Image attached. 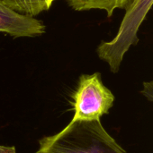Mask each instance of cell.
<instances>
[{"mask_svg": "<svg viewBox=\"0 0 153 153\" xmlns=\"http://www.w3.org/2000/svg\"><path fill=\"white\" fill-rule=\"evenodd\" d=\"M35 153H126L101 120L69 122L59 133L39 141Z\"/></svg>", "mask_w": 153, "mask_h": 153, "instance_id": "6da1fadb", "label": "cell"}, {"mask_svg": "<svg viewBox=\"0 0 153 153\" xmlns=\"http://www.w3.org/2000/svg\"><path fill=\"white\" fill-rule=\"evenodd\" d=\"M152 6L153 0H133L125 9L116 35L109 41H102L97 47L98 57L109 65L112 73L116 74L120 70L125 54L138 44L139 30Z\"/></svg>", "mask_w": 153, "mask_h": 153, "instance_id": "7a4b0ae2", "label": "cell"}, {"mask_svg": "<svg viewBox=\"0 0 153 153\" xmlns=\"http://www.w3.org/2000/svg\"><path fill=\"white\" fill-rule=\"evenodd\" d=\"M71 99L74 111L72 123L101 120L115 102L114 94L104 84L99 73L82 74Z\"/></svg>", "mask_w": 153, "mask_h": 153, "instance_id": "3957f363", "label": "cell"}, {"mask_svg": "<svg viewBox=\"0 0 153 153\" xmlns=\"http://www.w3.org/2000/svg\"><path fill=\"white\" fill-rule=\"evenodd\" d=\"M0 32L14 38L36 37L45 32V25L40 20L19 13L0 3Z\"/></svg>", "mask_w": 153, "mask_h": 153, "instance_id": "277c9868", "label": "cell"}, {"mask_svg": "<svg viewBox=\"0 0 153 153\" xmlns=\"http://www.w3.org/2000/svg\"><path fill=\"white\" fill-rule=\"evenodd\" d=\"M69 6L77 11H87L92 9L103 10L107 17H111L117 9H126L133 0H65Z\"/></svg>", "mask_w": 153, "mask_h": 153, "instance_id": "5b68a950", "label": "cell"}, {"mask_svg": "<svg viewBox=\"0 0 153 153\" xmlns=\"http://www.w3.org/2000/svg\"><path fill=\"white\" fill-rule=\"evenodd\" d=\"M55 0H0L14 11L28 16H35L50 8Z\"/></svg>", "mask_w": 153, "mask_h": 153, "instance_id": "8992f818", "label": "cell"}, {"mask_svg": "<svg viewBox=\"0 0 153 153\" xmlns=\"http://www.w3.org/2000/svg\"><path fill=\"white\" fill-rule=\"evenodd\" d=\"M0 153H16V149L13 146L0 145Z\"/></svg>", "mask_w": 153, "mask_h": 153, "instance_id": "52a82bcc", "label": "cell"}]
</instances>
